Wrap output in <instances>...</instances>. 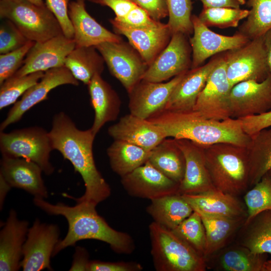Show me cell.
I'll return each instance as SVG.
<instances>
[{"label":"cell","mask_w":271,"mask_h":271,"mask_svg":"<svg viewBox=\"0 0 271 271\" xmlns=\"http://www.w3.org/2000/svg\"><path fill=\"white\" fill-rule=\"evenodd\" d=\"M49 133L53 150L71 162L84 181V193L73 199L76 202L97 206L108 198L111 188L96 166L92 150L95 136L91 128L79 129L67 114L61 111L54 115Z\"/></svg>","instance_id":"cell-1"},{"label":"cell","mask_w":271,"mask_h":271,"mask_svg":"<svg viewBox=\"0 0 271 271\" xmlns=\"http://www.w3.org/2000/svg\"><path fill=\"white\" fill-rule=\"evenodd\" d=\"M33 201L36 206L47 213L62 215L67 220V234L56 244L52 257L65 248L74 245L77 241L88 239L105 242L118 254H131L135 249L131 236L110 227L97 213L94 204L85 202H77L74 206L61 202L53 204L38 197H34Z\"/></svg>","instance_id":"cell-2"},{"label":"cell","mask_w":271,"mask_h":271,"mask_svg":"<svg viewBox=\"0 0 271 271\" xmlns=\"http://www.w3.org/2000/svg\"><path fill=\"white\" fill-rule=\"evenodd\" d=\"M164 130L167 138L186 139L202 146L229 143L246 147L250 137L243 131L239 119H208L199 112L164 109L148 119Z\"/></svg>","instance_id":"cell-3"},{"label":"cell","mask_w":271,"mask_h":271,"mask_svg":"<svg viewBox=\"0 0 271 271\" xmlns=\"http://www.w3.org/2000/svg\"><path fill=\"white\" fill-rule=\"evenodd\" d=\"M207 168L214 187L237 196L249 187L246 147L229 143L203 146Z\"/></svg>","instance_id":"cell-4"},{"label":"cell","mask_w":271,"mask_h":271,"mask_svg":"<svg viewBox=\"0 0 271 271\" xmlns=\"http://www.w3.org/2000/svg\"><path fill=\"white\" fill-rule=\"evenodd\" d=\"M151 253L157 271H205V257L172 230L152 222Z\"/></svg>","instance_id":"cell-5"},{"label":"cell","mask_w":271,"mask_h":271,"mask_svg":"<svg viewBox=\"0 0 271 271\" xmlns=\"http://www.w3.org/2000/svg\"><path fill=\"white\" fill-rule=\"evenodd\" d=\"M0 17L11 21L29 40L35 42L63 34L46 5L37 6L26 0H1Z\"/></svg>","instance_id":"cell-6"},{"label":"cell","mask_w":271,"mask_h":271,"mask_svg":"<svg viewBox=\"0 0 271 271\" xmlns=\"http://www.w3.org/2000/svg\"><path fill=\"white\" fill-rule=\"evenodd\" d=\"M0 150L2 156L22 158L38 164L47 175L54 172L50 161L54 150L49 132L39 126L0 132Z\"/></svg>","instance_id":"cell-7"},{"label":"cell","mask_w":271,"mask_h":271,"mask_svg":"<svg viewBox=\"0 0 271 271\" xmlns=\"http://www.w3.org/2000/svg\"><path fill=\"white\" fill-rule=\"evenodd\" d=\"M226 75L230 85L247 80L261 82L270 74L263 36L243 46L223 52Z\"/></svg>","instance_id":"cell-8"},{"label":"cell","mask_w":271,"mask_h":271,"mask_svg":"<svg viewBox=\"0 0 271 271\" xmlns=\"http://www.w3.org/2000/svg\"><path fill=\"white\" fill-rule=\"evenodd\" d=\"M110 74L122 85L128 93L142 80L149 65L129 43L106 42L96 46Z\"/></svg>","instance_id":"cell-9"},{"label":"cell","mask_w":271,"mask_h":271,"mask_svg":"<svg viewBox=\"0 0 271 271\" xmlns=\"http://www.w3.org/2000/svg\"><path fill=\"white\" fill-rule=\"evenodd\" d=\"M188 37L173 34L168 45L148 66L142 80L162 82L190 70L192 49Z\"/></svg>","instance_id":"cell-10"},{"label":"cell","mask_w":271,"mask_h":271,"mask_svg":"<svg viewBox=\"0 0 271 271\" xmlns=\"http://www.w3.org/2000/svg\"><path fill=\"white\" fill-rule=\"evenodd\" d=\"M60 230L54 224L42 223L38 218L29 228L23 246L21 266L24 271L53 270L50 259L60 240Z\"/></svg>","instance_id":"cell-11"},{"label":"cell","mask_w":271,"mask_h":271,"mask_svg":"<svg viewBox=\"0 0 271 271\" xmlns=\"http://www.w3.org/2000/svg\"><path fill=\"white\" fill-rule=\"evenodd\" d=\"M232 88L227 77L223 52L199 94L193 110L208 119L222 120L230 118L229 97Z\"/></svg>","instance_id":"cell-12"},{"label":"cell","mask_w":271,"mask_h":271,"mask_svg":"<svg viewBox=\"0 0 271 271\" xmlns=\"http://www.w3.org/2000/svg\"><path fill=\"white\" fill-rule=\"evenodd\" d=\"M66 84L78 86L79 81L65 66L45 71L41 79L28 89L10 109L7 117L1 123L0 131H3L10 125L19 121L29 109L47 99L51 90Z\"/></svg>","instance_id":"cell-13"},{"label":"cell","mask_w":271,"mask_h":271,"mask_svg":"<svg viewBox=\"0 0 271 271\" xmlns=\"http://www.w3.org/2000/svg\"><path fill=\"white\" fill-rule=\"evenodd\" d=\"M193 35L189 39L192 49L191 69L201 65L209 57L240 48L249 39L238 31L233 36H225L215 33L203 24L198 16L192 15Z\"/></svg>","instance_id":"cell-14"},{"label":"cell","mask_w":271,"mask_h":271,"mask_svg":"<svg viewBox=\"0 0 271 271\" xmlns=\"http://www.w3.org/2000/svg\"><path fill=\"white\" fill-rule=\"evenodd\" d=\"M230 117L239 119L271 110V73L261 82L247 80L234 85L229 97Z\"/></svg>","instance_id":"cell-15"},{"label":"cell","mask_w":271,"mask_h":271,"mask_svg":"<svg viewBox=\"0 0 271 271\" xmlns=\"http://www.w3.org/2000/svg\"><path fill=\"white\" fill-rule=\"evenodd\" d=\"M73 39L63 34L41 42H35L27 54L21 67L14 75L22 76L36 72L64 66L66 57L75 48Z\"/></svg>","instance_id":"cell-16"},{"label":"cell","mask_w":271,"mask_h":271,"mask_svg":"<svg viewBox=\"0 0 271 271\" xmlns=\"http://www.w3.org/2000/svg\"><path fill=\"white\" fill-rule=\"evenodd\" d=\"M121 183L130 196L151 200L178 194L180 185L163 175L148 161L121 177Z\"/></svg>","instance_id":"cell-17"},{"label":"cell","mask_w":271,"mask_h":271,"mask_svg":"<svg viewBox=\"0 0 271 271\" xmlns=\"http://www.w3.org/2000/svg\"><path fill=\"white\" fill-rule=\"evenodd\" d=\"M186 72L167 82H153L142 80L128 93L130 113L148 119L163 109L173 90Z\"/></svg>","instance_id":"cell-18"},{"label":"cell","mask_w":271,"mask_h":271,"mask_svg":"<svg viewBox=\"0 0 271 271\" xmlns=\"http://www.w3.org/2000/svg\"><path fill=\"white\" fill-rule=\"evenodd\" d=\"M109 22L115 33L126 37L149 66L168 45L172 35L167 24L141 28L131 27L114 18Z\"/></svg>","instance_id":"cell-19"},{"label":"cell","mask_w":271,"mask_h":271,"mask_svg":"<svg viewBox=\"0 0 271 271\" xmlns=\"http://www.w3.org/2000/svg\"><path fill=\"white\" fill-rule=\"evenodd\" d=\"M185 159V171L178 194H197L216 189L207 168L204 147L186 139H175Z\"/></svg>","instance_id":"cell-20"},{"label":"cell","mask_w":271,"mask_h":271,"mask_svg":"<svg viewBox=\"0 0 271 271\" xmlns=\"http://www.w3.org/2000/svg\"><path fill=\"white\" fill-rule=\"evenodd\" d=\"M221 55L222 53L217 54L205 64L187 71L173 90L164 109L172 111L193 110L199 94Z\"/></svg>","instance_id":"cell-21"},{"label":"cell","mask_w":271,"mask_h":271,"mask_svg":"<svg viewBox=\"0 0 271 271\" xmlns=\"http://www.w3.org/2000/svg\"><path fill=\"white\" fill-rule=\"evenodd\" d=\"M108 133L114 140L124 141L148 151L167 138L161 127L130 113L109 126Z\"/></svg>","instance_id":"cell-22"},{"label":"cell","mask_w":271,"mask_h":271,"mask_svg":"<svg viewBox=\"0 0 271 271\" xmlns=\"http://www.w3.org/2000/svg\"><path fill=\"white\" fill-rule=\"evenodd\" d=\"M41 168L22 158L2 156L0 175L12 187L23 189L34 197L46 198L48 193L42 177Z\"/></svg>","instance_id":"cell-23"},{"label":"cell","mask_w":271,"mask_h":271,"mask_svg":"<svg viewBox=\"0 0 271 271\" xmlns=\"http://www.w3.org/2000/svg\"><path fill=\"white\" fill-rule=\"evenodd\" d=\"M69 15L77 47H95L103 42L123 40L119 35L110 32L90 15L85 8V0L70 2Z\"/></svg>","instance_id":"cell-24"},{"label":"cell","mask_w":271,"mask_h":271,"mask_svg":"<svg viewBox=\"0 0 271 271\" xmlns=\"http://www.w3.org/2000/svg\"><path fill=\"white\" fill-rule=\"evenodd\" d=\"M29 222L18 219L11 209L0 232V270L16 271L21 267L23 246L29 230Z\"/></svg>","instance_id":"cell-25"},{"label":"cell","mask_w":271,"mask_h":271,"mask_svg":"<svg viewBox=\"0 0 271 271\" xmlns=\"http://www.w3.org/2000/svg\"><path fill=\"white\" fill-rule=\"evenodd\" d=\"M199 214L228 218H246L247 211L236 196L214 189L197 194L181 195Z\"/></svg>","instance_id":"cell-26"},{"label":"cell","mask_w":271,"mask_h":271,"mask_svg":"<svg viewBox=\"0 0 271 271\" xmlns=\"http://www.w3.org/2000/svg\"><path fill=\"white\" fill-rule=\"evenodd\" d=\"M87 86L90 104L94 111L90 128L96 136L106 123L117 119L121 103L116 92L100 74L95 75Z\"/></svg>","instance_id":"cell-27"},{"label":"cell","mask_w":271,"mask_h":271,"mask_svg":"<svg viewBox=\"0 0 271 271\" xmlns=\"http://www.w3.org/2000/svg\"><path fill=\"white\" fill-rule=\"evenodd\" d=\"M267 256V253L253 252L237 243L235 245L224 247L208 258H214V262L211 264H213L212 268L215 270L261 271Z\"/></svg>","instance_id":"cell-28"},{"label":"cell","mask_w":271,"mask_h":271,"mask_svg":"<svg viewBox=\"0 0 271 271\" xmlns=\"http://www.w3.org/2000/svg\"><path fill=\"white\" fill-rule=\"evenodd\" d=\"M206 237L205 259L226 247L244 223L246 218H228L199 214Z\"/></svg>","instance_id":"cell-29"},{"label":"cell","mask_w":271,"mask_h":271,"mask_svg":"<svg viewBox=\"0 0 271 271\" xmlns=\"http://www.w3.org/2000/svg\"><path fill=\"white\" fill-rule=\"evenodd\" d=\"M147 213L154 221L173 230L194 211L183 197L178 194L166 195L151 200Z\"/></svg>","instance_id":"cell-30"},{"label":"cell","mask_w":271,"mask_h":271,"mask_svg":"<svg viewBox=\"0 0 271 271\" xmlns=\"http://www.w3.org/2000/svg\"><path fill=\"white\" fill-rule=\"evenodd\" d=\"M149 163L163 175L180 183L185 171V159L174 139H165L151 151Z\"/></svg>","instance_id":"cell-31"},{"label":"cell","mask_w":271,"mask_h":271,"mask_svg":"<svg viewBox=\"0 0 271 271\" xmlns=\"http://www.w3.org/2000/svg\"><path fill=\"white\" fill-rule=\"evenodd\" d=\"M237 243L256 253L271 254V210L263 211L244 223Z\"/></svg>","instance_id":"cell-32"},{"label":"cell","mask_w":271,"mask_h":271,"mask_svg":"<svg viewBox=\"0 0 271 271\" xmlns=\"http://www.w3.org/2000/svg\"><path fill=\"white\" fill-rule=\"evenodd\" d=\"M249 165V187L259 182L271 169V126L250 136L246 147Z\"/></svg>","instance_id":"cell-33"},{"label":"cell","mask_w":271,"mask_h":271,"mask_svg":"<svg viewBox=\"0 0 271 271\" xmlns=\"http://www.w3.org/2000/svg\"><path fill=\"white\" fill-rule=\"evenodd\" d=\"M112 171L122 177L145 164L151 151L121 140H114L107 149Z\"/></svg>","instance_id":"cell-34"},{"label":"cell","mask_w":271,"mask_h":271,"mask_svg":"<svg viewBox=\"0 0 271 271\" xmlns=\"http://www.w3.org/2000/svg\"><path fill=\"white\" fill-rule=\"evenodd\" d=\"M104 60L94 46L77 47L69 54L64 66L78 81L87 85L96 74H101Z\"/></svg>","instance_id":"cell-35"},{"label":"cell","mask_w":271,"mask_h":271,"mask_svg":"<svg viewBox=\"0 0 271 271\" xmlns=\"http://www.w3.org/2000/svg\"><path fill=\"white\" fill-rule=\"evenodd\" d=\"M246 3L251 9L238 31L249 40L263 36L271 29V0H248Z\"/></svg>","instance_id":"cell-36"},{"label":"cell","mask_w":271,"mask_h":271,"mask_svg":"<svg viewBox=\"0 0 271 271\" xmlns=\"http://www.w3.org/2000/svg\"><path fill=\"white\" fill-rule=\"evenodd\" d=\"M249 10L227 7L203 8L198 16L208 27L221 29L235 28L239 22L247 17Z\"/></svg>","instance_id":"cell-37"},{"label":"cell","mask_w":271,"mask_h":271,"mask_svg":"<svg viewBox=\"0 0 271 271\" xmlns=\"http://www.w3.org/2000/svg\"><path fill=\"white\" fill-rule=\"evenodd\" d=\"M246 223L258 213L271 210V175L267 172L245 194Z\"/></svg>","instance_id":"cell-38"},{"label":"cell","mask_w":271,"mask_h":271,"mask_svg":"<svg viewBox=\"0 0 271 271\" xmlns=\"http://www.w3.org/2000/svg\"><path fill=\"white\" fill-rule=\"evenodd\" d=\"M44 72L31 73L22 76L13 75L6 80L0 88V109L15 104L19 97L43 76Z\"/></svg>","instance_id":"cell-39"},{"label":"cell","mask_w":271,"mask_h":271,"mask_svg":"<svg viewBox=\"0 0 271 271\" xmlns=\"http://www.w3.org/2000/svg\"><path fill=\"white\" fill-rule=\"evenodd\" d=\"M172 230L204 257L206 246V233L201 216L198 212L194 211Z\"/></svg>","instance_id":"cell-40"},{"label":"cell","mask_w":271,"mask_h":271,"mask_svg":"<svg viewBox=\"0 0 271 271\" xmlns=\"http://www.w3.org/2000/svg\"><path fill=\"white\" fill-rule=\"evenodd\" d=\"M169 21L167 25L173 35L181 33L188 36L193 34L191 0H167Z\"/></svg>","instance_id":"cell-41"},{"label":"cell","mask_w":271,"mask_h":271,"mask_svg":"<svg viewBox=\"0 0 271 271\" xmlns=\"http://www.w3.org/2000/svg\"><path fill=\"white\" fill-rule=\"evenodd\" d=\"M29 41L22 47L0 55V85L21 67L29 51L35 44Z\"/></svg>","instance_id":"cell-42"},{"label":"cell","mask_w":271,"mask_h":271,"mask_svg":"<svg viewBox=\"0 0 271 271\" xmlns=\"http://www.w3.org/2000/svg\"><path fill=\"white\" fill-rule=\"evenodd\" d=\"M5 20L0 26V54H5L25 45L29 40L9 20Z\"/></svg>","instance_id":"cell-43"},{"label":"cell","mask_w":271,"mask_h":271,"mask_svg":"<svg viewBox=\"0 0 271 271\" xmlns=\"http://www.w3.org/2000/svg\"><path fill=\"white\" fill-rule=\"evenodd\" d=\"M69 0H45V5L58 22L63 35L73 39L74 30L69 15Z\"/></svg>","instance_id":"cell-44"},{"label":"cell","mask_w":271,"mask_h":271,"mask_svg":"<svg viewBox=\"0 0 271 271\" xmlns=\"http://www.w3.org/2000/svg\"><path fill=\"white\" fill-rule=\"evenodd\" d=\"M114 19L124 24L134 28H153L161 25L162 23L153 19L143 9L137 5L124 17Z\"/></svg>","instance_id":"cell-45"},{"label":"cell","mask_w":271,"mask_h":271,"mask_svg":"<svg viewBox=\"0 0 271 271\" xmlns=\"http://www.w3.org/2000/svg\"><path fill=\"white\" fill-rule=\"evenodd\" d=\"M143 269V267L140 263L134 261L90 260L87 271H140Z\"/></svg>","instance_id":"cell-46"},{"label":"cell","mask_w":271,"mask_h":271,"mask_svg":"<svg viewBox=\"0 0 271 271\" xmlns=\"http://www.w3.org/2000/svg\"><path fill=\"white\" fill-rule=\"evenodd\" d=\"M239 119L244 132L250 137L264 128L271 126V110L260 114Z\"/></svg>","instance_id":"cell-47"},{"label":"cell","mask_w":271,"mask_h":271,"mask_svg":"<svg viewBox=\"0 0 271 271\" xmlns=\"http://www.w3.org/2000/svg\"><path fill=\"white\" fill-rule=\"evenodd\" d=\"M158 22L168 16L167 0H131Z\"/></svg>","instance_id":"cell-48"},{"label":"cell","mask_w":271,"mask_h":271,"mask_svg":"<svg viewBox=\"0 0 271 271\" xmlns=\"http://www.w3.org/2000/svg\"><path fill=\"white\" fill-rule=\"evenodd\" d=\"M87 1L110 8L115 14V18L121 19L137 5L131 0H87Z\"/></svg>","instance_id":"cell-49"},{"label":"cell","mask_w":271,"mask_h":271,"mask_svg":"<svg viewBox=\"0 0 271 271\" xmlns=\"http://www.w3.org/2000/svg\"><path fill=\"white\" fill-rule=\"evenodd\" d=\"M90 260L87 250L77 246L73 256L72 266L69 270H87Z\"/></svg>","instance_id":"cell-50"},{"label":"cell","mask_w":271,"mask_h":271,"mask_svg":"<svg viewBox=\"0 0 271 271\" xmlns=\"http://www.w3.org/2000/svg\"><path fill=\"white\" fill-rule=\"evenodd\" d=\"M200 1L203 8L227 7L240 8L246 3L245 0H197Z\"/></svg>","instance_id":"cell-51"},{"label":"cell","mask_w":271,"mask_h":271,"mask_svg":"<svg viewBox=\"0 0 271 271\" xmlns=\"http://www.w3.org/2000/svg\"><path fill=\"white\" fill-rule=\"evenodd\" d=\"M12 187L5 180L4 177L0 175V206L1 210L3 208L4 202L9 191Z\"/></svg>","instance_id":"cell-52"},{"label":"cell","mask_w":271,"mask_h":271,"mask_svg":"<svg viewBox=\"0 0 271 271\" xmlns=\"http://www.w3.org/2000/svg\"><path fill=\"white\" fill-rule=\"evenodd\" d=\"M263 38L267 64L271 73V29L263 36Z\"/></svg>","instance_id":"cell-53"},{"label":"cell","mask_w":271,"mask_h":271,"mask_svg":"<svg viewBox=\"0 0 271 271\" xmlns=\"http://www.w3.org/2000/svg\"><path fill=\"white\" fill-rule=\"evenodd\" d=\"M261 271H271V259L265 261L262 265Z\"/></svg>","instance_id":"cell-54"},{"label":"cell","mask_w":271,"mask_h":271,"mask_svg":"<svg viewBox=\"0 0 271 271\" xmlns=\"http://www.w3.org/2000/svg\"><path fill=\"white\" fill-rule=\"evenodd\" d=\"M26 1H29L34 4H35L39 6H44L45 5V4L43 2V0H26Z\"/></svg>","instance_id":"cell-55"},{"label":"cell","mask_w":271,"mask_h":271,"mask_svg":"<svg viewBox=\"0 0 271 271\" xmlns=\"http://www.w3.org/2000/svg\"><path fill=\"white\" fill-rule=\"evenodd\" d=\"M268 173L271 175V169L268 172Z\"/></svg>","instance_id":"cell-56"}]
</instances>
